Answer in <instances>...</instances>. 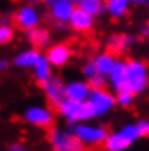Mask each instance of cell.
Here are the masks:
<instances>
[{
    "label": "cell",
    "mask_w": 149,
    "mask_h": 151,
    "mask_svg": "<svg viewBox=\"0 0 149 151\" xmlns=\"http://www.w3.org/2000/svg\"><path fill=\"white\" fill-rule=\"evenodd\" d=\"M56 110L69 125L84 123V122H90L93 118H97L95 117V110H93L92 104L89 100L77 102V100H71V99H64L56 107Z\"/></svg>",
    "instance_id": "obj_1"
},
{
    "label": "cell",
    "mask_w": 149,
    "mask_h": 151,
    "mask_svg": "<svg viewBox=\"0 0 149 151\" xmlns=\"http://www.w3.org/2000/svg\"><path fill=\"white\" fill-rule=\"evenodd\" d=\"M149 86V71L144 61L128 59L126 61V91L139 95Z\"/></svg>",
    "instance_id": "obj_2"
},
{
    "label": "cell",
    "mask_w": 149,
    "mask_h": 151,
    "mask_svg": "<svg viewBox=\"0 0 149 151\" xmlns=\"http://www.w3.org/2000/svg\"><path fill=\"white\" fill-rule=\"evenodd\" d=\"M69 130L79 138V141H82L85 146H100L105 143L108 138V130L102 125H90L89 122L84 123H74L69 125Z\"/></svg>",
    "instance_id": "obj_3"
},
{
    "label": "cell",
    "mask_w": 149,
    "mask_h": 151,
    "mask_svg": "<svg viewBox=\"0 0 149 151\" xmlns=\"http://www.w3.org/2000/svg\"><path fill=\"white\" fill-rule=\"evenodd\" d=\"M48 143L52 151H85L87 146L79 141V138L67 128H51L48 135Z\"/></svg>",
    "instance_id": "obj_4"
},
{
    "label": "cell",
    "mask_w": 149,
    "mask_h": 151,
    "mask_svg": "<svg viewBox=\"0 0 149 151\" xmlns=\"http://www.w3.org/2000/svg\"><path fill=\"white\" fill-rule=\"evenodd\" d=\"M13 25L21 31L33 30L36 27H41L43 22V13L39 12V8L36 5L31 4H21L20 7H16V10L11 15Z\"/></svg>",
    "instance_id": "obj_5"
},
{
    "label": "cell",
    "mask_w": 149,
    "mask_h": 151,
    "mask_svg": "<svg viewBox=\"0 0 149 151\" xmlns=\"http://www.w3.org/2000/svg\"><path fill=\"white\" fill-rule=\"evenodd\" d=\"M21 118L26 125L34 127V128H51L54 123V112L48 105L33 104L23 110Z\"/></svg>",
    "instance_id": "obj_6"
},
{
    "label": "cell",
    "mask_w": 149,
    "mask_h": 151,
    "mask_svg": "<svg viewBox=\"0 0 149 151\" xmlns=\"http://www.w3.org/2000/svg\"><path fill=\"white\" fill-rule=\"evenodd\" d=\"M44 4L48 7L49 18L57 30L69 27V20L77 8L71 0H44Z\"/></svg>",
    "instance_id": "obj_7"
},
{
    "label": "cell",
    "mask_w": 149,
    "mask_h": 151,
    "mask_svg": "<svg viewBox=\"0 0 149 151\" xmlns=\"http://www.w3.org/2000/svg\"><path fill=\"white\" fill-rule=\"evenodd\" d=\"M89 102L92 104L93 110H95V117L100 118L105 117L112 112L116 105V94L115 92H110L105 87V89H92L89 95Z\"/></svg>",
    "instance_id": "obj_8"
},
{
    "label": "cell",
    "mask_w": 149,
    "mask_h": 151,
    "mask_svg": "<svg viewBox=\"0 0 149 151\" xmlns=\"http://www.w3.org/2000/svg\"><path fill=\"white\" fill-rule=\"evenodd\" d=\"M41 91L44 97L48 99V102L51 104L54 109L66 99V82L56 76H52L51 79L41 84Z\"/></svg>",
    "instance_id": "obj_9"
},
{
    "label": "cell",
    "mask_w": 149,
    "mask_h": 151,
    "mask_svg": "<svg viewBox=\"0 0 149 151\" xmlns=\"http://www.w3.org/2000/svg\"><path fill=\"white\" fill-rule=\"evenodd\" d=\"M46 58L49 59L52 68H64L72 58V49L66 43H56V45H51L46 49Z\"/></svg>",
    "instance_id": "obj_10"
},
{
    "label": "cell",
    "mask_w": 149,
    "mask_h": 151,
    "mask_svg": "<svg viewBox=\"0 0 149 151\" xmlns=\"http://www.w3.org/2000/svg\"><path fill=\"white\" fill-rule=\"evenodd\" d=\"M134 43H136V38H134L133 35L113 33V35H110L108 40H107V51H110L112 54L118 56V54H123L125 51H128Z\"/></svg>",
    "instance_id": "obj_11"
},
{
    "label": "cell",
    "mask_w": 149,
    "mask_h": 151,
    "mask_svg": "<svg viewBox=\"0 0 149 151\" xmlns=\"http://www.w3.org/2000/svg\"><path fill=\"white\" fill-rule=\"evenodd\" d=\"M90 92H92V87L87 82V79H72L66 82V99L84 102V100H89Z\"/></svg>",
    "instance_id": "obj_12"
},
{
    "label": "cell",
    "mask_w": 149,
    "mask_h": 151,
    "mask_svg": "<svg viewBox=\"0 0 149 151\" xmlns=\"http://www.w3.org/2000/svg\"><path fill=\"white\" fill-rule=\"evenodd\" d=\"M23 35H25L26 41L36 49H48L51 46V41H52L51 31L44 27H36L33 30L23 31Z\"/></svg>",
    "instance_id": "obj_13"
},
{
    "label": "cell",
    "mask_w": 149,
    "mask_h": 151,
    "mask_svg": "<svg viewBox=\"0 0 149 151\" xmlns=\"http://www.w3.org/2000/svg\"><path fill=\"white\" fill-rule=\"evenodd\" d=\"M107 79L110 87H112V92L116 94L120 91H125L126 89V61H116V64L113 66Z\"/></svg>",
    "instance_id": "obj_14"
},
{
    "label": "cell",
    "mask_w": 149,
    "mask_h": 151,
    "mask_svg": "<svg viewBox=\"0 0 149 151\" xmlns=\"http://www.w3.org/2000/svg\"><path fill=\"white\" fill-rule=\"evenodd\" d=\"M41 53L39 49L36 48H26L21 49L13 56L11 59V66H15L16 69H21V71H26V69H33V66L36 64V61L39 59Z\"/></svg>",
    "instance_id": "obj_15"
},
{
    "label": "cell",
    "mask_w": 149,
    "mask_h": 151,
    "mask_svg": "<svg viewBox=\"0 0 149 151\" xmlns=\"http://www.w3.org/2000/svg\"><path fill=\"white\" fill-rule=\"evenodd\" d=\"M93 23H95V18L92 15H89L87 12H84L82 8L77 7L72 13L71 20H69V27L77 33H89L93 28Z\"/></svg>",
    "instance_id": "obj_16"
},
{
    "label": "cell",
    "mask_w": 149,
    "mask_h": 151,
    "mask_svg": "<svg viewBox=\"0 0 149 151\" xmlns=\"http://www.w3.org/2000/svg\"><path fill=\"white\" fill-rule=\"evenodd\" d=\"M52 69L54 68H52V64L49 63V59L46 58V54H41L39 59L36 61V64L31 69V76H33V79L41 86L43 82H46L48 79L52 77Z\"/></svg>",
    "instance_id": "obj_17"
},
{
    "label": "cell",
    "mask_w": 149,
    "mask_h": 151,
    "mask_svg": "<svg viewBox=\"0 0 149 151\" xmlns=\"http://www.w3.org/2000/svg\"><path fill=\"white\" fill-rule=\"evenodd\" d=\"M93 64H95V68H97V72L102 76H105V77H108V74H110V71L113 69V66L116 64V56L115 54H112L110 51H103V53H98L95 54V58H93Z\"/></svg>",
    "instance_id": "obj_18"
},
{
    "label": "cell",
    "mask_w": 149,
    "mask_h": 151,
    "mask_svg": "<svg viewBox=\"0 0 149 151\" xmlns=\"http://www.w3.org/2000/svg\"><path fill=\"white\" fill-rule=\"evenodd\" d=\"M107 2V13L115 20H121L130 12V0H105Z\"/></svg>",
    "instance_id": "obj_19"
},
{
    "label": "cell",
    "mask_w": 149,
    "mask_h": 151,
    "mask_svg": "<svg viewBox=\"0 0 149 151\" xmlns=\"http://www.w3.org/2000/svg\"><path fill=\"white\" fill-rule=\"evenodd\" d=\"M103 146L107 151H126L128 148L131 146V143L126 138H123V136L120 135V132L116 130V132L108 135V138L105 140Z\"/></svg>",
    "instance_id": "obj_20"
},
{
    "label": "cell",
    "mask_w": 149,
    "mask_h": 151,
    "mask_svg": "<svg viewBox=\"0 0 149 151\" xmlns=\"http://www.w3.org/2000/svg\"><path fill=\"white\" fill-rule=\"evenodd\" d=\"M77 7L87 12L89 15H92L93 18H98L103 13H107V2L105 0H82Z\"/></svg>",
    "instance_id": "obj_21"
},
{
    "label": "cell",
    "mask_w": 149,
    "mask_h": 151,
    "mask_svg": "<svg viewBox=\"0 0 149 151\" xmlns=\"http://www.w3.org/2000/svg\"><path fill=\"white\" fill-rule=\"evenodd\" d=\"M15 25H11L10 22H0V46H7L15 40Z\"/></svg>",
    "instance_id": "obj_22"
},
{
    "label": "cell",
    "mask_w": 149,
    "mask_h": 151,
    "mask_svg": "<svg viewBox=\"0 0 149 151\" xmlns=\"http://www.w3.org/2000/svg\"><path fill=\"white\" fill-rule=\"evenodd\" d=\"M134 97H136V95H134V94H131L130 91H126V89H125V91L116 92V105L123 107V109H128V107H131V105H133Z\"/></svg>",
    "instance_id": "obj_23"
},
{
    "label": "cell",
    "mask_w": 149,
    "mask_h": 151,
    "mask_svg": "<svg viewBox=\"0 0 149 151\" xmlns=\"http://www.w3.org/2000/svg\"><path fill=\"white\" fill-rule=\"evenodd\" d=\"M87 82L90 84L92 89H105L107 84H108V79L105 77V76H102V74H95L93 77L87 79Z\"/></svg>",
    "instance_id": "obj_24"
},
{
    "label": "cell",
    "mask_w": 149,
    "mask_h": 151,
    "mask_svg": "<svg viewBox=\"0 0 149 151\" xmlns=\"http://www.w3.org/2000/svg\"><path fill=\"white\" fill-rule=\"evenodd\" d=\"M82 74L85 79H90V77H93L95 74H98L97 72V68H95V64H93V61H87L85 64L82 66Z\"/></svg>",
    "instance_id": "obj_25"
},
{
    "label": "cell",
    "mask_w": 149,
    "mask_h": 151,
    "mask_svg": "<svg viewBox=\"0 0 149 151\" xmlns=\"http://www.w3.org/2000/svg\"><path fill=\"white\" fill-rule=\"evenodd\" d=\"M136 127H138V132L141 135V138H148L149 136V120L148 118H141V120L136 122Z\"/></svg>",
    "instance_id": "obj_26"
},
{
    "label": "cell",
    "mask_w": 149,
    "mask_h": 151,
    "mask_svg": "<svg viewBox=\"0 0 149 151\" xmlns=\"http://www.w3.org/2000/svg\"><path fill=\"white\" fill-rule=\"evenodd\" d=\"M11 66V61L8 58H0V72H7Z\"/></svg>",
    "instance_id": "obj_27"
},
{
    "label": "cell",
    "mask_w": 149,
    "mask_h": 151,
    "mask_svg": "<svg viewBox=\"0 0 149 151\" xmlns=\"http://www.w3.org/2000/svg\"><path fill=\"white\" fill-rule=\"evenodd\" d=\"M5 151H28V148L23 143H11V145H8V148Z\"/></svg>",
    "instance_id": "obj_28"
},
{
    "label": "cell",
    "mask_w": 149,
    "mask_h": 151,
    "mask_svg": "<svg viewBox=\"0 0 149 151\" xmlns=\"http://www.w3.org/2000/svg\"><path fill=\"white\" fill-rule=\"evenodd\" d=\"M131 5H136V7H139V5H146L149 4V0H130Z\"/></svg>",
    "instance_id": "obj_29"
},
{
    "label": "cell",
    "mask_w": 149,
    "mask_h": 151,
    "mask_svg": "<svg viewBox=\"0 0 149 151\" xmlns=\"http://www.w3.org/2000/svg\"><path fill=\"white\" fill-rule=\"evenodd\" d=\"M41 2H44V0H25V4H31V5H39Z\"/></svg>",
    "instance_id": "obj_30"
},
{
    "label": "cell",
    "mask_w": 149,
    "mask_h": 151,
    "mask_svg": "<svg viewBox=\"0 0 149 151\" xmlns=\"http://www.w3.org/2000/svg\"><path fill=\"white\" fill-rule=\"evenodd\" d=\"M143 35H144V36H146V38H148V40H149V23H148V25H146L144 28H143Z\"/></svg>",
    "instance_id": "obj_31"
},
{
    "label": "cell",
    "mask_w": 149,
    "mask_h": 151,
    "mask_svg": "<svg viewBox=\"0 0 149 151\" xmlns=\"http://www.w3.org/2000/svg\"><path fill=\"white\" fill-rule=\"evenodd\" d=\"M71 2H72V4H74V5H75V7H77V5H79V4H80V2H82V0H71Z\"/></svg>",
    "instance_id": "obj_32"
}]
</instances>
